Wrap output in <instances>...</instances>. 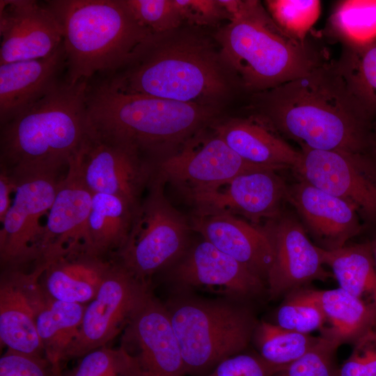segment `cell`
<instances>
[{
    "label": "cell",
    "mask_w": 376,
    "mask_h": 376,
    "mask_svg": "<svg viewBox=\"0 0 376 376\" xmlns=\"http://www.w3.org/2000/svg\"><path fill=\"white\" fill-rule=\"evenodd\" d=\"M251 109V116L301 148L371 152L375 141V122L349 89L335 61L253 93Z\"/></svg>",
    "instance_id": "6da1fadb"
},
{
    "label": "cell",
    "mask_w": 376,
    "mask_h": 376,
    "mask_svg": "<svg viewBox=\"0 0 376 376\" xmlns=\"http://www.w3.org/2000/svg\"><path fill=\"white\" fill-rule=\"evenodd\" d=\"M101 77L123 92L218 109L237 84L218 45L181 26L156 35L133 63Z\"/></svg>",
    "instance_id": "7a4b0ae2"
},
{
    "label": "cell",
    "mask_w": 376,
    "mask_h": 376,
    "mask_svg": "<svg viewBox=\"0 0 376 376\" xmlns=\"http://www.w3.org/2000/svg\"><path fill=\"white\" fill-rule=\"evenodd\" d=\"M88 81L65 79L22 113L1 125L0 167L16 183L58 175L78 151L88 132Z\"/></svg>",
    "instance_id": "3957f363"
},
{
    "label": "cell",
    "mask_w": 376,
    "mask_h": 376,
    "mask_svg": "<svg viewBox=\"0 0 376 376\" xmlns=\"http://www.w3.org/2000/svg\"><path fill=\"white\" fill-rule=\"evenodd\" d=\"M89 132L158 157L183 144L214 120L219 109L116 89L101 77L88 81Z\"/></svg>",
    "instance_id": "277c9868"
},
{
    "label": "cell",
    "mask_w": 376,
    "mask_h": 376,
    "mask_svg": "<svg viewBox=\"0 0 376 376\" xmlns=\"http://www.w3.org/2000/svg\"><path fill=\"white\" fill-rule=\"evenodd\" d=\"M228 10L230 21L214 39L244 90L253 94L274 88L327 61L313 42H299L283 33L260 1L231 0Z\"/></svg>",
    "instance_id": "5b68a950"
},
{
    "label": "cell",
    "mask_w": 376,
    "mask_h": 376,
    "mask_svg": "<svg viewBox=\"0 0 376 376\" xmlns=\"http://www.w3.org/2000/svg\"><path fill=\"white\" fill-rule=\"evenodd\" d=\"M63 29L65 79L70 84L112 75L133 63L156 36L123 0L45 2Z\"/></svg>",
    "instance_id": "8992f818"
},
{
    "label": "cell",
    "mask_w": 376,
    "mask_h": 376,
    "mask_svg": "<svg viewBox=\"0 0 376 376\" xmlns=\"http://www.w3.org/2000/svg\"><path fill=\"white\" fill-rule=\"evenodd\" d=\"M164 304L189 376H206L224 359L240 354L258 324L249 306L233 299L179 292Z\"/></svg>",
    "instance_id": "52a82bcc"
},
{
    "label": "cell",
    "mask_w": 376,
    "mask_h": 376,
    "mask_svg": "<svg viewBox=\"0 0 376 376\" xmlns=\"http://www.w3.org/2000/svg\"><path fill=\"white\" fill-rule=\"evenodd\" d=\"M162 185L151 178L148 196L135 209L127 239L114 255L117 262L143 282L172 265L187 249L189 226L166 198Z\"/></svg>",
    "instance_id": "ba28073f"
},
{
    "label": "cell",
    "mask_w": 376,
    "mask_h": 376,
    "mask_svg": "<svg viewBox=\"0 0 376 376\" xmlns=\"http://www.w3.org/2000/svg\"><path fill=\"white\" fill-rule=\"evenodd\" d=\"M300 152L295 170L300 179L350 203L366 223L376 224V159L371 152Z\"/></svg>",
    "instance_id": "9c48e42d"
},
{
    "label": "cell",
    "mask_w": 376,
    "mask_h": 376,
    "mask_svg": "<svg viewBox=\"0 0 376 376\" xmlns=\"http://www.w3.org/2000/svg\"><path fill=\"white\" fill-rule=\"evenodd\" d=\"M68 166L93 194L118 196L134 205L152 175L150 162L139 151L88 131Z\"/></svg>",
    "instance_id": "30bf717a"
},
{
    "label": "cell",
    "mask_w": 376,
    "mask_h": 376,
    "mask_svg": "<svg viewBox=\"0 0 376 376\" xmlns=\"http://www.w3.org/2000/svg\"><path fill=\"white\" fill-rule=\"evenodd\" d=\"M203 130L190 137L175 153L150 162L152 178L172 182L187 192L224 183L248 172L277 169L244 160L214 132Z\"/></svg>",
    "instance_id": "8fae6325"
},
{
    "label": "cell",
    "mask_w": 376,
    "mask_h": 376,
    "mask_svg": "<svg viewBox=\"0 0 376 376\" xmlns=\"http://www.w3.org/2000/svg\"><path fill=\"white\" fill-rule=\"evenodd\" d=\"M148 290V282L137 279L113 261L96 296L85 307L79 334L65 361L107 345L124 330Z\"/></svg>",
    "instance_id": "7c38bea8"
},
{
    "label": "cell",
    "mask_w": 376,
    "mask_h": 376,
    "mask_svg": "<svg viewBox=\"0 0 376 376\" xmlns=\"http://www.w3.org/2000/svg\"><path fill=\"white\" fill-rule=\"evenodd\" d=\"M122 334L120 346L132 358L140 376H186L168 311L150 289Z\"/></svg>",
    "instance_id": "4fadbf2b"
},
{
    "label": "cell",
    "mask_w": 376,
    "mask_h": 376,
    "mask_svg": "<svg viewBox=\"0 0 376 376\" xmlns=\"http://www.w3.org/2000/svg\"><path fill=\"white\" fill-rule=\"evenodd\" d=\"M61 180L57 175L34 176L17 182L14 200L1 224L0 259L12 268L39 261L43 226L40 218L48 214Z\"/></svg>",
    "instance_id": "5bb4252c"
},
{
    "label": "cell",
    "mask_w": 376,
    "mask_h": 376,
    "mask_svg": "<svg viewBox=\"0 0 376 376\" xmlns=\"http://www.w3.org/2000/svg\"><path fill=\"white\" fill-rule=\"evenodd\" d=\"M261 228L274 251L266 281L270 299L287 296L313 281H325L334 276L323 267L318 246L295 216L282 212Z\"/></svg>",
    "instance_id": "9a60e30c"
},
{
    "label": "cell",
    "mask_w": 376,
    "mask_h": 376,
    "mask_svg": "<svg viewBox=\"0 0 376 376\" xmlns=\"http://www.w3.org/2000/svg\"><path fill=\"white\" fill-rule=\"evenodd\" d=\"M276 171L248 172L220 185L187 193L198 214H238L258 224L279 216L283 203L288 202V186Z\"/></svg>",
    "instance_id": "2e32d148"
},
{
    "label": "cell",
    "mask_w": 376,
    "mask_h": 376,
    "mask_svg": "<svg viewBox=\"0 0 376 376\" xmlns=\"http://www.w3.org/2000/svg\"><path fill=\"white\" fill-rule=\"evenodd\" d=\"M173 265L169 279L179 292L216 288L242 302L267 294L263 279L205 240L187 249Z\"/></svg>",
    "instance_id": "e0dca14e"
},
{
    "label": "cell",
    "mask_w": 376,
    "mask_h": 376,
    "mask_svg": "<svg viewBox=\"0 0 376 376\" xmlns=\"http://www.w3.org/2000/svg\"><path fill=\"white\" fill-rule=\"evenodd\" d=\"M47 265L38 263L31 273L10 267L1 277L0 340L8 350L45 357L36 318L48 298L38 282Z\"/></svg>",
    "instance_id": "ac0fdd59"
},
{
    "label": "cell",
    "mask_w": 376,
    "mask_h": 376,
    "mask_svg": "<svg viewBox=\"0 0 376 376\" xmlns=\"http://www.w3.org/2000/svg\"><path fill=\"white\" fill-rule=\"evenodd\" d=\"M0 64L49 56L63 43L60 22L45 3L0 1Z\"/></svg>",
    "instance_id": "d6986e66"
},
{
    "label": "cell",
    "mask_w": 376,
    "mask_h": 376,
    "mask_svg": "<svg viewBox=\"0 0 376 376\" xmlns=\"http://www.w3.org/2000/svg\"><path fill=\"white\" fill-rule=\"evenodd\" d=\"M288 202L315 245L322 249L342 248L362 231L360 217L352 205L304 180L288 186Z\"/></svg>",
    "instance_id": "ffe728a7"
},
{
    "label": "cell",
    "mask_w": 376,
    "mask_h": 376,
    "mask_svg": "<svg viewBox=\"0 0 376 376\" xmlns=\"http://www.w3.org/2000/svg\"><path fill=\"white\" fill-rule=\"evenodd\" d=\"M63 43L43 58L0 64V125L43 98L65 80Z\"/></svg>",
    "instance_id": "44dd1931"
},
{
    "label": "cell",
    "mask_w": 376,
    "mask_h": 376,
    "mask_svg": "<svg viewBox=\"0 0 376 376\" xmlns=\"http://www.w3.org/2000/svg\"><path fill=\"white\" fill-rule=\"evenodd\" d=\"M92 198L93 194L68 166L43 226L38 263L49 262L84 244Z\"/></svg>",
    "instance_id": "7402d4cb"
},
{
    "label": "cell",
    "mask_w": 376,
    "mask_h": 376,
    "mask_svg": "<svg viewBox=\"0 0 376 376\" xmlns=\"http://www.w3.org/2000/svg\"><path fill=\"white\" fill-rule=\"evenodd\" d=\"M191 226L203 240L245 265L266 282L274 251L269 238L262 228L230 214H198L194 217Z\"/></svg>",
    "instance_id": "603a6c76"
},
{
    "label": "cell",
    "mask_w": 376,
    "mask_h": 376,
    "mask_svg": "<svg viewBox=\"0 0 376 376\" xmlns=\"http://www.w3.org/2000/svg\"><path fill=\"white\" fill-rule=\"evenodd\" d=\"M113 262L86 252L82 246L69 249L46 263L40 284L52 299L83 304L96 296Z\"/></svg>",
    "instance_id": "cb8c5ba5"
},
{
    "label": "cell",
    "mask_w": 376,
    "mask_h": 376,
    "mask_svg": "<svg viewBox=\"0 0 376 376\" xmlns=\"http://www.w3.org/2000/svg\"><path fill=\"white\" fill-rule=\"evenodd\" d=\"M214 132L244 160L277 170L299 166L301 154L252 116L231 118L213 127Z\"/></svg>",
    "instance_id": "d4e9b609"
},
{
    "label": "cell",
    "mask_w": 376,
    "mask_h": 376,
    "mask_svg": "<svg viewBox=\"0 0 376 376\" xmlns=\"http://www.w3.org/2000/svg\"><path fill=\"white\" fill-rule=\"evenodd\" d=\"M137 205L111 194H93L83 247L91 254L104 258L114 255L125 244Z\"/></svg>",
    "instance_id": "484cf974"
},
{
    "label": "cell",
    "mask_w": 376,
    "mask_h": 376,
    "mask_svg": "<svg viewBox=\"0 0 376 376\" xmlns=\"http://www.w3.org/2000/svg\"><path fill=\"white\" fill-rule=\"evenodd\" d=\"M318 249L322 263L331 268L339 288L376 311V269L370 242L330 251Z\"/></svg>",
    "instance_id": "4316f807"
},
{
    "label": "cell",
    "mask_w": 376,
    "mask_h": 376,
    "mask_svg": "<svg viewBox=\"0 0 376 376\" xmlns=\"http://www.w3.org/2000/svg\"><path fill=\"white\" fill-rule=\"evenodd\" d=\"M331 326L321 334L329 336L341 345L354 343L372 329H376V311L340 288L327 290H308Z\"/></svg>",
    "instance_id": "83f0119b"
},
{
    "label": "cell",
    "mask_w": 376,
    "mask_h": 376,
    "mask_svg": "<svg viewBox=\"0 0 376 376\" xmlns=\"http://www.w3.org/2000/svg\"><path fill=\"white\" fill-rule=\"evenodd\" d=\"M85 307L81 304L48 297L37 315L36 327L45 357L59 371H62L61 364L79 334Z\"/></svg>",
    "instance_id": "f1b7e54d"
},
{
    "label": "cell",
    "mask_w": 376,
    "mask_h": 376,
    "mask_svg": "<svg viewBox=\"0 0 376 376\" xmlns=\"http://www.w3.org/2000/svg\"><path fill=\"white\" fill-rule=\"evenodd\" d=\"M335 63L353 95L376 123V37L343 45Z\"/></svg>",
    "instance_id": "f546056e"
},
{
    "label": "cell",
    "mask_w": 376,
    "mask_h": 376,
    "mask_svg": "<svg viewBox=\"0 0 376 376\" xmlns=\"http://www.w3.org/2000/svg\"><path fill=\"white\" fill-rule=\"evenodd\" d=\"M258 353L268 362L286 366L311 349L319 336L304 334L265 321L258 322L253 334Z\"/></svg>",
    "instance_id": "4dcf8cb0"
},
{
    "label": "cell",
    "mask_w": 376,
    "mask_h": 376,
    "mask_svg": "<svg viewBox=\"0 0 376 376\" xmlns=\"http://www.w3.org/2000/svg\"><path fill=\"white\" fill-rule=\"evenodd\" d=\"M376 1H342L329 19V32L343 45L363 42L376 37Z\"/></svg>",
    "instance_id": "1f68e13d"
},
{
    "label": "cell",
    "mask_w": 376,
    "mask_h": 376,
    "mask_svg": "<svg viewBox=\"0 0 376 376\" xmlns=\"http://www.w3.org/2000/svg\"><path fill=\"white\" fill-rule=\"evenodd\" d=\"M267 12L279 29L291 38L305 42L319 17L318 0H267Z\"/></svg>",
    "instance_id": "d6a6232c"
},
{
    "label": "cell",
    "mask_w": 376,
    "mask_h": 376,
    "mask_svg": "<svg viewBox=\"0 0 376 376\" xmlns=\"http://www.w3.org/2000/svg\"><path fill=\"white\" fill-rule=\"evenodd\" d=\"M276 324L282 328L309 334L322 329L325 315L308 290L300 288L286 296L276 313Z\"/></svg>",
    "instance_id": "836d02e7"
},
{
    "label": "cell",
    "mask_w": 376,
    "mask_h": 376,
    "mask_svg": "<svg viewBox=\"0 0 376 376\" xmlns=\"http://www.w3.org/2000/svg\"><path fill=\"white\" fill-rule=\"evenodd\" d=\"M60 376H140L132 358L120 346L107 345L94 350L84 357L76 366L61 371Z\"/></svg>",
    "instance_id": "e575fe53"
},
{
    "label": "cell",
    "mask_w": 376,
    "mask_h": 376,
    "mask_svg": "<svg viewBox=\"0 0 376 376\" xmlns=\"http://www.w3.org/2000/svg\"><path fill=\"white\" fill-rule=\"evenodd\" d=\"M340 345L336 339L321 334L304 355L273 376H340L336 351Z\"/></svg>",
    "instance_id": "d590c367"
},
{
    "label": "cell",
    "mask_w": 376,
    "mask_h": 376,
    "mask_svg": "<svg viewBox=\"0 0 376 376\" xmlns=\"http://www.w3.org/2000/svg\"><path fill=\"white\" fill-rule=\"evenodd\" d=\"M136 21L159 35L182 26L175 0H123Z\"/></svg>",
    "instance_id": "8d00e7d4"
},
{
    "label": "cell",
    "mask_w": 376,
    "mask_h": 376,
    "mask_svg": "<svg viewBox=\"0 0 376 376\" xmlns=\"http://www.w3.org/2000/svg\"><path fill=\"white\" fill-rule=\"evenodd\" d=\"M287 366L271 363L258 352L240 353L220 362L206 376H273Z\"/></svg>",
    "instance_id": "74e56055"
},
{
    "label": "cell",
    "mask_w": 376,
    "mask_h": 376,
    "mask_svg": "<svg viewBox=\"0 0 376 376\" xmlns=\"http://www.w3.org/2000/svg\"><path fill=\"white\" fill-rule=\"evenodd\" d=\"M340 376H376V329L354 343L352 353L340 367Z\"/></svg>",
    "instance_id": "f35d334b"
},
{
    "label": "cell",
    "mask_w": 376,
    "mask_h": 376,
    "mask_svg": "<svg viewBox=\"0 0 376 376\" xmlns=\"http://www.w3.org/2000/svg\"><path fill=\"white\" fill-rule=\"evenodd\" d=\"M61 373L46 357L7 350L0 359V376H60Z\"/></svg>",
    "instance_id": "ab89813d"
},
{
    "label": "cell",
    "mask_w": 376,
    "mask_h": 376,
    "mask_svg": "<svg viewBox=\"0 0 376 376\" xmlns=\"http://www.w3.org/2000/svg\"><path fill=\"white\" fill-rule=\"evenodd\" d=\"M182 22L191 25L212 26L228 15L219 0H175Z\"/></svg>",
    "instance_id": "60d3db41"
},
{
    "label": "cell",
    "mask_w": 376,
    "mask_h": 376,
    "mask_svg": "<svg viewBox=\"0 0 376 376\" xmlns=\"http://www.w3.org/2000/svg\"><path fill=\"white\" fill-rule=\"evenodd\" d=\"M17 183L6 173L0 171V222H3L11 206L10 194L15 193Z\"/></svg>",
    "instance_id": "b9f144b4"
},
{
    "label": "cell",
    "mask_w": 376,
    "mask_h": 376,
    "mask_svg": "<svg viewBox=\"0 0 376 376\" xmlns=\"http://www.w3.org/2000/svg\"><path fill=\"white\" fill-rule=\"evenodd\" d=\"M370 244L372 255H373V260H374V263H375V266L376 269V237L374 240L370 242Z\"/></svg>",
    "instance_id": "7bdbcfd3"
},
{
    "label": "cell",
    "mask_w": 376,
    "mask_h": 376,
    "mask_svg": "<svg viewBox=\"0 0 376 376\" xmlns=\"http://www.w3.org/2000/svg\"><path fill=\"white\" fill-rule=\"evenodd\" d=\"M371 153L373 155V157H375V159H376V137H375V141L374 145H373V148L371 150Z\"/></svg>",
    "instance_id": "ee69618b"
},
{
    "label": "cell",
    "mask_w": 376,
    "mask_h": 376,
    "mask_svg": "<svg viewBox=\"0 0 376 376\" xmlns=\"http://www.w3.org/2000/svg\"><path fill=\"white\" fill-rule=\"evenodd\" d=\"M375 129H376V127H375Z\"/></svg>",
    "instance_id": "f6af8a7d"
}]
</instances>
